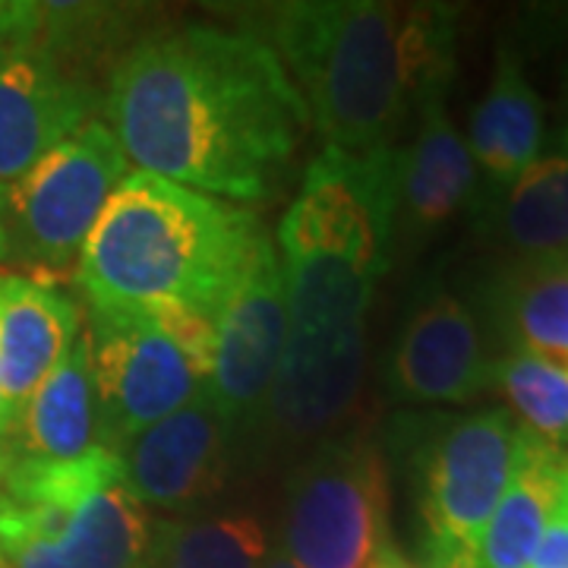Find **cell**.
<instances>
[{
  "label": "cell",
  "mask_w": 568,
  "mask_h": 568,
  "mask_svg": "<svg viewBox=\"0 0 568 568\" xmlns=\"http://www.w3.org/2000/svg\"><path fill=\"white\" fill-rule=\"evenodd\" d=\"M104 118L136 171L237 205L278 196L313 130L272 44L205 22L133 41L111 63Z\"/></svg>",
  "instance_id": "cell-1"
},
{
  "label": "cell",
  "mask_w": 568,
  "mask_h": 568,
  "mask_svg": "<svg viewBox=\"0 0 568 568\" xmlns=\"http://www.w3.org/2000/svg\"><path fill=\"white\" fill-rule=\"evenodd\" d=\"M398 145L345 152L323 145L278 227L284 347L265 424L301 443L325 436L357 405L366 369V313L392 263Z\"/></svg>",
  "instance_id": "cell-2"
},
{
  "label": "cell",
  "mask_w": 568,
  "mask_h": 568,
  "mask_svg": "<svg viewBox=\"0 0 568 568\" xmlns=\"http://www.w3.org/2000/svg\"><path fill=\"white\" fill-rule=\"evenodd\" d=\"M325 145H395L410 114L455 73L458 7L395 0H291L265 36Z\"/></svg>",
  "instance_id": "cell-3"
},
{
  "label": "cell",
  "mask_w": 568,
  "mask_h": 568,
  "mask_svg": "<svg viewBox=\"0 0 568 568\" xmlns=\"http://www.w3.org/2000/svg\"><path fill=\"white\" fill-rule=\"evenodd\" d=\"M263 234L246 205L130 171L82 246L73 282L85 304L178 306L215 323Z\"/></svg>",
  "instance_id": "cell-4"
},
{
  "label": "cell",
  "mask_w": 568,
  "mask_h": 568,
  "mask_svg": "<svg viewBox=\"0 0 568 568\" xmlns=\"http://www.w3.org/2000/svg\"><path fill=\"white\" fill-rule=\"evenodd\" d=\"M152 518L121 458H7L0 477V568H145Z\"/></svg>",
  "instance_id": "cell-5"
},
{
  "label": "cell",
  "mask_w": 568,
  "mask_h": 568,
  "mask_svg": "<svg viewBox=\"0 0 568 568\" xmlns=\"http://www.w3.org/2000/svg\"><path fill=\"white\" fill-rule=\"evenodd\" d=\"M424 525L426 568H477L489 518L518 465L521 426L503 407L402 417L392 433Z\"/></svg>",
  "instance_id": "cell-6"
},
{
  "label": "cell",
  "mask_w": 568,
  "mask_h": 568,
  "mask_svg": "<svg viewBox=\"0 0 568 568\" xmlns=\"http://www.w3.org/2000/svg\"><path fill=\"white\" fill-rule=\"evenodd\" d=\"M130 159L99 118L51 149L22 178L0 186V263L54 282L73 275L111 193L126 181Z\"/></svg>",
  "instance_id": "cell-7"
},
{
  "label": "cell",
  "mask_w": 568,
  "mask_h": 568,
  "mask_svg": "<svg viewBox=\"0 0 568 568\" xmlns=\"http://www.w3.org/2000/svg\"><path fill=\"white\" fill-rule=\"evenodd\" d=\"M386 530V455L361 429L323 439L287 477L282 549L297 568H366Z\"/></svg>",
  "instance_id": "cell-8"
},
{
  "label": "cell",
  "mask_w": 568,
  "mask_h": 568,
  "mask_svg": "<svg viewBox=\"0 0 568 568\" xmlns=\"http://www.w3.org/2000/svg\"><path fill=\"white\" fill-rule=\"evenodd\" d=\"M85 342L99 407V446L114 455L205 388L193 361L136 306L89 304Z\"/></svg>",
  "instance_id": "cell-9"
},
{
  "label": "cell",
  "mask_w": 568,
  "mask_h": 568,
  "mask_svg": "<svg viewBox=\"0 0 568 568\" xmlns=\"http://www.w3.org/2000/svg\"><path fill=\"white\" fill-rule=\"evenodd\" d=\"M41 20V7H39ZM108 80L39 29L0 67V186L104 114Z\"/></svg>",
  "instance_id": "cell-10"
},
{
  "label": "cell",
  "mask_w": 568,
  "mask_h": 568,
  "mask_svg": "<svg viewBox=\"0 0 568 568\" xmlns=\"http://www.w3.org/2000/svg\"><path fill=\"white\" fill-rule=\"evenodd\" d=\"M284 272L278 250L263 234L241 282L215 320V345L205 392L231 439L265 424L284 347Z\"/></svg>",
  "instance_id": "cell-11"
},
{
  "label": "cell",
  "mask_w": 568,
  "mask_h": 568,
  "mask_svg": "<svg viewBox=\"0 0 568 568\" xmlns=\"http://www.w3.org/2000/svg\"><path fill=\"white\" fill-rule=\"evenodd\" d=\"M493 383V357L474 310L443 287L407 313L388 354L386 386L407 405H465Z\"/></svg>",
  "instance_id": "cell-12"
},
{
  "label": "cell",
  "mask_w": 568,
  "mask_h": 568,
  "mask_svg": "<svg viewBox=\"0 0 568 568\" xmlns=\"http://www.w3.org/2000/svg\"><path fill=\"white\" fill-rule=\"evenodd\" d=\"M231 429L209 392L149 426L118 452L123 480L142 506L183 511L224 487L231 462Z\"/></svg>",
  "instance_id": "cell-13"
},
{
  "label": "cell",
  "mask_w": 568,
  "mask_h": 568,
  "mask_svg": "<svg viewBox=\"0 0 568 568\" xmlns=\"http://www.w3.org/2000/svg\"><path fill=\"white\" fill-rule=\"evenodd\" d=\"M82 328L80 301L54 282L0 275V439Z\"/></svg>",
  "instance_id": "cell-14"
},
{
  "label": "cell",
  "mask_w": 568,
  "mask_h": 568,
  "mask_svg": "<svg viewBox=\"0 0 568 568\" xmlns=\"http://www.w3.org/2000/svg\"><path fill=\"white\" fill-rule=\"evenodd\" d=\"M480 200V174L467 140L452 123L446 92L429 95L417 111V133L398 149V215L395 231L420 241Z\"/></svg>",
  "instance_id": "cell-15"
},
{
  "label": "cell",
  "mask_w": 568,
  "mask_h": 568,
  "mask_svg": "<svg viewBox=\"0 0 568 568\" xmlns=\"http://www.w3.org/2000/svg\"><path fill=\"white\" fill-rule=\"evenodd\" d=\"M467 149L477 164V174L487 183V200L506 193L540 159L544 102L511 41H503L496 51L487 95L470 114Z\"/></svg>",
  "instance_id": "cell-16"
},
{
  "label": "cell",
  "mask_w": 568,
  "mask_h": 568,
  "mask_svg": "<svg viewBox=\"0 0 568 568\" xmlns=\"http://www.w3.org/2000/svg\"><path fill=\"white\" fill-rule=\"evenodd\" d=\"M7 458L73 462L99 446V407L85 332L22 405L17 424L0 439Z\"/></svg>",
  "instance_id": "cell-17"
},
{
  "label": "cell",
  "mask_w": 568,
  "mask_h": 568,
  "mask_svg": "<svg viewBox=\"0 0 568 568\" xmlns=\"http://www.w3.org/2000/svg\"><path fill=\"white\" fill-rule=\"evenodd\" d=\"M484 304L515 354L568 369V256L511 260L489 278Z\"/></svg>",
  "instance_id": "cell-18"
},
{
  "label": "cell",
  "mask_w": 568,
  "mask_h": 568,
  "mask_svg": "<svg viewBox=\"0 0 568 568\" xmlns=\"http://www.w3.org/2000/svg\"><path fill=\"white\" fill-rule=\"evenodd\" d=\"M566 480V452L530 436L521 426L518 465L489 518L477 568H530L537 544L547 530L549 511L556 506Z\"/></svg>",
  "instance_id": "cell-19"
},
{
  "label": "cell",
  "mask_w": 568,
  "mask_h": 568,
  "mask_svg": "<svg viewBox=\"0 0 568 568\" xmlns=\"http://www.w3.org/2000/svg\"><path fill=\"white\" fill-rule=\"evenodd\" d=\"M496 237L518 256H568V145L540 155L496 200L480 205Z\"/></svg>",
  "instance_id": "cell-20"
},
{
  "label": "cell",
  "mask_w": 568,
  "mask_h": 568,
  "mask_svg": "<svg viewBox=\"0 0 568 568\" xmlns=\"http://www.w3.org/2000/svg\"><path fill=\"white\" fill-rule=\"evenodd\" d=\"M268 537L253 515L168 518L152 525L145 568H263Z\"/></svg>",
  "instance_id": "cell-21"
},
{
  "label": "cell",
  "mask_w": 568,
  "mask_h": 568,
  "mask_svg": "<svg viewBox=\"0 0 568 568\" xmlns=\"http://www.w3.org/2000/svg\"><path fill=\"white\" fill-rule=\"evenodd\" d=\"M530 436L559 446L568 439V369L508 351L493 361V383Z\"/></svg>",
  "instance_id": "cell-22"
},
{
  "label": "cell",
  "mask_w": 568,
  "mask_h": 568,
  "mask_svg": "<svg viewBox=\"0 0 568 568\" xmlns=\"http://www.w3.org/2000/svg\"><path fill=\"white\" fill-rule=\"evenodd\" d=\"M530 568H568V480L549 511L547 530L537 544Z\"/></svg>",
  "instance_id": "cell-23"
},
{
  "label": "cell",
  "mask_w": 568,
  "mask_h": 568,
  "mask_svg": "<svg viewBox=\"0 0 568 568\" xmlns=\"http://www.w3.org/2000/svg\"><path fill=\"white\" fill-rule=\"evenodd\" d=\"M39 29V3L0 0V67Z\"/></svg>",
  "instance_id": "cell-24"
},
{
  "label": "cell",
  "mask_w": 568,
  "mask_h": 568,
  "mask_svg": "<svg viewBox=\"0 0 568 568\" xmlns=\"http://www.w3.org/2000/svg\"><path fill=\"white\" fill-rule=\"evenodd\" d=\"M379 549H383V556H386L388 568H426L424 562H414V559H407L405 552L395 547L392 540H386V544H383Z\"/></svg>",
  "instance_id": "cell-25"
},
{
  "label": "cell",
  "mask_w": 568,
  "mask_h": 568,
  "mask_svg": "<svg viewBox=\"0 0 568 568\" xmlns=\"http://www.w3.org/2000/svg\"><path fill=\"white\" fill-rule=\"evenodd\" d=\"M263 568H297V566L284 556V549H275V552H268V559H265Z\"/></svg>",
  "instance_id": "cell-26"
},
{
  "label": "cell",
  "mask_w": 568,
  "mask_h": 568,
  "mask_svg": "<svg viewBox=\"0 0 568 568\" xmlns=\"http://www.w3.org/2000/svg\"><path fill=\"white\" fill-rule=\"evenodd\" d=\"M366 568H388L386 556H383V549H376V552H373V559H369V566H366Z\"/></svg>",
  "instance_id": "cell-27"
},
{
  "label": "cell",
  "mask_w": 568,
  "mask_h": 568,
  "mask_svg": "<svg viewBox=\"0 0 568 568\" xmlns=\"http://www.w3.org/2000/svg\"><path fill=\"white\" fill-rule=\"evenodd\" d=\"M559 140L568 145V67H566V126H562V136Z\"/></svg>",
  "instance_id": "cell-28"
},
{
  "label": "cell",
  "mask_w": 568,
  "mask_h": 568,
  "mask_svg": "<svg viewBox=\"0 0 568 568\" xmlns=\"http://www.w3.org/2000/svg\"><path fill=\"white\" fill-rule=\"evenodd\" d=\"M3 467H7V455H3V448H0V477H3Z\"/></svg>",
  "instance_id": "cell-29"
}]
</instances>
